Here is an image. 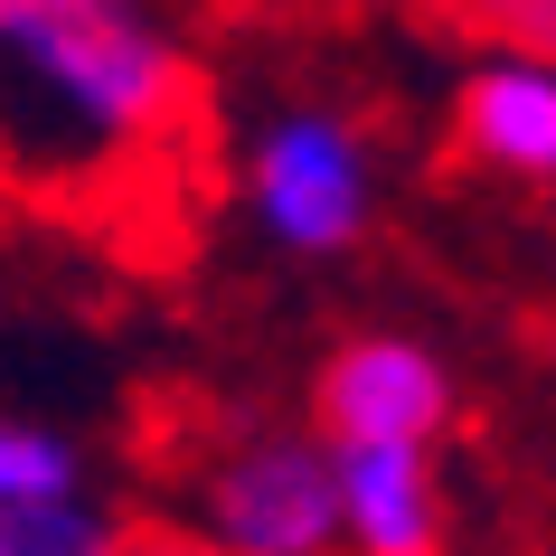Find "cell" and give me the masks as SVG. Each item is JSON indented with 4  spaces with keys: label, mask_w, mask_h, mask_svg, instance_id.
I'll list each match as a JSON object with an SVG mask.
<instances>
[{
    "label": "cell",
    "mask_w": 556,
    "mask_h": 556,
    "mask_svg": "<svg viewBox=\"0 0 556 556\" xmlns=\"http://www.w3.org/2000/svg\"><path fill=\"white\" fill-rule=\"evenodd\" d=\"M245 207L274 245L340 255L368 227V151L330 104H283L245 151Z\"/></svg>",
    "instance_id": "obj_3"
},
{
    "label": "cell",
    "mask_w": 556,
    "mask_h": 556,
    "mask_svg": "<svg viewBox=\"0 0 556 556\" xmlns=\"http://www.w3.org/2000/svg\"><path fill=\"white\" fill-rule=\"evenodd\" d=\"M123 556H217V547H199V538H123Z\"/></svg>",
    "instance_id": "obj_9"
},
{
    "label": "cell",
    "mask_w": 556,
    "mask_h": 556,
    "mask_svg": "<svg viewBox=\"0 0 556 556\" xmlns=\"http://www.w3.org/2000/svg\"><path fill=\"white\" fill-rule=\"evenodd\" d=\"M20 500H76V443L48 425H0V509Z\"/></svg>",
    "instance_id": "obj_8"
},
{
    "label": "cell",
    "mask_w": 556,
    "mask_h": 556,
    "mask_svg": "<svg viewBox=\"0 0 556 556\" xmlns=\"http://www.w3.org/2000/svg\"><path fill=\"white\" fill-rule=\"evenodd\" d=\"M0 556H123V528L86 500H20L0 509Z\"/></svg>",
    "instance_id": "obj_7"
},
{
    "label": "cell",
    "mask_w": 556,
    "mask_h": 556,
    "mask_svg": "<svg viewBox=\"0 0 556 556\" xmlns=\"http://www.w3.org/2000/svg\"><path fill=\"white\" fill-rule=\"evenodd\" d=\"M453 415V378L425 340H350L321 368V425L330 443H434Z\"/></svg>",
    "instance_id": "obj_4"
},
{
    "label": "cell",
    "mask_w": 556,
    "mask_h": 556,
    "mask_svg": "<svg viewBox=\"0 0 556 556\" xmlns=\"http://www.w3.org/2000/svg\"><path fill=\"white\" fill-rule=\"evenodd\" d=\"M471 161L509 179H556V58H491L471 66L463 104H453Z\"/></svg>",
    "instance_id": "obj_6"
},
{
    "label": "cell",
    "mask_w": 556,
    "mask_h": 556,
    "mask_svg": "<svg viewBox=\"0 0 556 556\" xmlns=\"http://www.w3.org/2000/svg\"><path fill=\"white\" fill-rule=\"evenodd\" d=\"M189 58L132 0H0V132L29 161H123L170 142Z\"/></svg>",
    "instance_id": "obj_1"
},
{
    "label": "cell",
    "mask_w": 556,
    "mask_h": 556,
    "mask_svg": "<svg viewBox=\"0 0 556 556\" xmlns=\"http://www.w3.org/2000/svg\"><path fill=\"white\" fill-rule=\"evenodd\" d=\"M199 547L217 556H340V491L330 443L312 434H245L199 471Z\"/></svg>",
    "instance_id": "obj_2"
},
{
    "label": "cell",
    "mask_w": 556,
    "mask_h": 556,
    "mask_svg": "<svg viewBox=\"0 0 556 556\" xmlns=\"http://www.w3.org/2000/svg\"><path fill=\"white\" fill-rule=\"evenodd\" d=\"M340 547L358 556H443V500L415 443H330Z\"/></svg>",
    "instance_id": "obj_5"
}]
</instances>
